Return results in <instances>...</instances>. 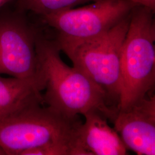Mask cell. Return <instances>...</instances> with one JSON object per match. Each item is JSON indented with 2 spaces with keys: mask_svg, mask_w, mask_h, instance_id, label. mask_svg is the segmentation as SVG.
Segmentation results:
<instances>
[{
  "mask_svg": "<svg viewBox=\"0 0 155 155\" xmlns=\"http://www.w3.org/2000/svg\"><path fill=\"white\" fill-rule=\"evenodd\" d=\"M0 155H6L5 152L0 148Z\"/></svg>",
  "mask_w": 155,
  "mask_h": 155,
  "instance_id": "14",
  "label": "cell"
},
{
  "mask_svg": "<svg viewBox=\"0 0 155 155\" xmlns=\"http://www.w3.org/2000/svg\"><path fill=\"white\" fill-rule=\"evenodd\" d=\"M155 11L137 5L131 12L121 52L119 110L152 94L155 85Z\"/></svg>",
  "mask_w": 155,
  "mask_h": 155,
  "instance_id": "2",
  "label": "cell"
},
{
  "mask_svg": "<svg viewBox=\"0 0 155 155\" xmlns=\"http://www.w3.org/2000/svg\"><path fill=\"white\" fill-rule=\"evenodd\" d=\"M130 17V14L109 31L93 38L71 40L54 38L74 67L98 84L117 109L121 88L122 45Z\"/></svg>",
  "mask_w": 155,
  "mask_h": 155,
  "instance_id": "4",
  "label": "cell"
},
{
  "mask_svg": "<svg viewBox=\"0 0 155 155\" xmlns=\"http://www.w3.org/2000/svg\"><path fill=\"white\" fill-rule=\"evenodd\" d=\"M40 31L22 15L0 16V74L33 77L41 73L36 52Z\"/></svg>",
  "mask_w": 155,
  "mask_h": 155,
  "instance_id": "6",
  "label": "cell"
},
{
  "mask_svg": "<svg viewBox=\"0 0 155 155\" xmlns=\"http://www.w3.org/2000/svg\"><path fill=\"white\" fill-rule=\"evenodd\" d=\"M8 0H0V8L4 5Z\"/></svg>",
  "mask_w": 155,
  "mask_h": 155,
  "instance_id": "13",
  "label": "cell"
},
{
  "mask_svg": "<svg viewBox=\"0 0 155 155\" xmlns=\"http://www.w3.org/2000/svg\"><path fill=\"white\" fill-rule=\"evenodd\" d=\"M96 0H19L23 10L33 12L41 17L75 8Z\"/></svg>",
  "mask_w": 155,
  "mask_h": 155,
  "instance_id": "10",
  "label": "cell"
},
{
  "mask_svg": "<svg viewBox=\"0 0 155 155\" xmlns=\"http://www.w3.org/2000/svg\"><path fill=\"white\" fill-rule=\"evenodd\" d=\"M140 5L149 8L155 11V0H132Z\"/></svg>",
  "mask_w": 155,
  "mask_h": 155,
  "instance_id": "12",
  "label": "cell"
},
{
  "mask_svg": "<svg viewBox=\"0 0 155 155\" xmlns=\"http://www.w3.org/2000/svg\"><path fill=\"white\" fill-rule=\"evenodd\" d=\"M86 120L78 127L71 145V155H125L127 148L107 118L97 111L84 115Z\"/></svg>",
  "mask_w": 155,
  "mask_h": 155,
  "instance_id": "8",
  "label": "cell"
},
{
  "mask_svg": "<svg viewBox=\"0 0 155 155\" xmlns=\"http://www.w3.org/2000/svg\"><path fill=\"white\" fill-rule=\"evenodd\" d=\"M45 77H2L0 74V118L20 110L35 100L43 98Z\"/></svg>",
  "mask_w": 155,
  "mask_h": 155,
  "instance_id": "9",
  "label": "cell"
},
{
  "mask_svg": "<svg viewBox=\"0 0 155 155\" xmlns=\"http://www.w3.org/2000/svg\"><path fill=\"white\" fill-rule=\"evenodd\" d=\"M139 5L132 0H96L41 17L55 31L56 39L81 40L102 35L129 16Z\"/></svg>",
  "mask_w": 155,
  "mask_h": 155,
  "instance_id": "5",
  "label": "cell"
},
{
  "mask_svg": "<svg viewBox=\"0 0 155 155\" xmlns=\"http://www.w3.org/2000/svg\"><path fill=\"white\" fill-rule=\"evenodd\" d=\"M21 155H70V149L64 144H47L25 150Z\"/></svg>",
  "mask_w": 155,
  "mask_h": 155,
  "instance_id": "11",
  "label": "cell"
},
{
  "mask_svg": "<svg viewBox=\"0 0 155 155\" xmlns=\"http://www.w3.org/2000/svg\"><path fill=\"white\" fill-rule=\"evenodd\" d=\"M43 98L0 118V148L6 155H21L44 145L64 144L70 149L75 132L82 122L44 106Z\"/></svg>",
  "mask_w": 155,
  "mask_h": 155,
  "instance_id": "3",
  "label": "cell"
},
{
  "mask_svg": "<svg viewBox=\"0 0 155 155\" xmlns=\"http://www.w3.org/2000/svg\"><path fill=\"white\" fill-rule=\"evenodd\" d=\"M113 122L127 149L137 155H155L154 94L126 109L119 110Z\"/></svg>",
  "mask_w": 155,
  "mask_h": 155,
  "instance_id": "7",
  "label": "cell"
},
{
  "mask_svg": "<svg viewBox=\"0 0 155 155\" xmlns=\"http://www.w3.org/2000/svg\"><path fill=\"white\" fill-rule=\"evenodd\" d=\"M55 40L40 31L36 52L40 71L45 79V104L69 118L97 111L113 121L118 109L108 100L105 91L76 67L67 66L61 58Z\"/></svg>",
  "mask_w": 155,
  "mask_h": 155,
  "instance_id": "1",
  "label": "cell"
}]
</instances>
